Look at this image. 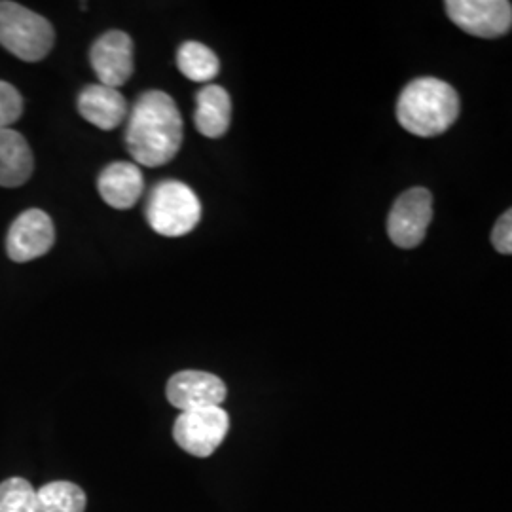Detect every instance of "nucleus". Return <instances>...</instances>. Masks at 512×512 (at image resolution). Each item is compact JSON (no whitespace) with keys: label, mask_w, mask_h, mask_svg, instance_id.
I'll return each instance as SVG.
<instances>
[{"label":"nucleus","mask_w":512,"mask_h":512,"mask_svg":"<svg viewBox=\"0 0 512 512\" xmlns=\"http://www.w3.org/2000/svg\"><path fill=\"white\" fill-rule=\"evenodd\" d=\"M37 492L25 478H8L0 484V512H35Z\"/></svg>","instance_id":"obj_17"},{"label":"nucleus","mask_w":512,"mask_h":512,"mask_svg":"<svg viewBox=\"0 0 512 512\" xmlns=\"http://www.w3.org/2000/svg\"><path fill=\"white\" fill-rule=\"evenodd\" d=\"M97 188L103 202L114 209H131L141 200L145 190V179L139 165L131 162H114L107 165L99 179Z\"/></svg>","instance_id":"obj_12"},{"label":"nucleus","mask_w":512,"mask_h":512,"mask_svg":"<svg viewBox=\"0 0 512 512\" xmlns=\"http://www.w3.org/2000/svg\"><path fill=\"white\" fill-rule=\"evenodd\" d=\"M433 220V196L427 188H410L393 205L387 219L389 239L401 249H414L425 239Z\"/></svg>","instance_id":"obj_6"},{"label":"nucleus","mask_w":512,"mask_h":512,"mask_svg":"<svg viewBox=\"0 0 512 512\" xmlns=\"http://www.w3.org/2000/svg\"><path fill=\"white\" fill-rule=\"evenodd\" d=\"M459 95L439 78H418L404 88L397 99V122L416 137H437L446 133L459 118Z\"/></svg>","instance_id":"obj_2"},{"label":"nucleus","mask_w":512,"mask_h":512,"mask_svg":"<svg viewBox=\"0 0 512 512\" xmlns=\"http://www.w3.org/2000/svg\"><path fill=\"white\" fill-rule=\"evenodd\" d=\"M35 160L27 139L16 129L0 128V186L18 188L33 175Z\"/></svg>","instance_id":"obj_13"},{"label":"nucleus","mask_w":512,"mask_h":512,"mask_svg":"<svg viewBox=\"0 0 512 512\" xmlns=\"http://www.w3.org/2000/svg\"><path fill=\"white\" fill-rule=\"evenodd\" d=\"M147 220L156 234L164 238H181L200 224L202 202L188 184L162 181L148 196Z\"/></svg>","instance_id":"obj_4"},{"label":"nucleus","mask_w":512,"mask_h":512,"mask_svg":"<svg viewBox=\"0 0 512 512\" xmlns=\"http://www.w3.org/2000/svg\"><path fill=\"white\" fill-rule=\"evenodd\" d=\"M196 129L207 139H219L232 124L230 93L217 84H207L196 95Z\"/></svg>","instance_id":"obj_14"},{"label":"nucleus","mask_w":512,"mask_h":512,"mask_svg":"<svg viewBox=\"0 0 512 512\" xmlns=\"http://www.w3.org/2000/svg\"><path fill=\"white\" fill-rule=\"evenodd\" d=\"M78 112L86 122L103 131L122 126L128 116V101L122 93L103 84H90L78 95Z\"/></svg>","instance_id":"obj_11"},{"label":"nucleus","mask_w":512,"mask_h":512,"mask_svg":"<svg viewBox=\"0 0 512 512\" xmlns=\"http://www.w3.org/2000/svg\"><path fill=\"white\" fill-rule=\"evenodd\" d=\"M448 18L461 31L480 38L507 35L512 27V4L507 0H448Z\"/></svg>","instance_id":"obj_7"},{"label":"nucleus","mask_w":512,"mask_h":512,"mask_svg":"<svg viewBox=\"0 0 512 512\" xmlns=\"http://www.w3.org/2000/svg\"><path fill=\"white\" fill-rule=\"evenodd\" d=\"M55 241L54 222L42 209H27L12 222L6 236V253L14 262H29L44 256Z\"/></svg>","instance_id":"obj_8"},{"label":"nucleus","mask_w":512,"mask_h":512,"mask_svg":"<svg viewBox=\"0 0 512 512\" xmlns=\"http://www.w3.org/2000/svg\"><path fill=\"white\" fill-rule=\"evenodd\" d=\"M52 23L18 2L0 0V46L21 61L35 63L54 48Z\"/></svg>","instance_id":"obj_3"},{"label":"nucleus","mask_w":512,"mask_h":512,"mask_svg":"<svg viewBox=\"0 0 512 512\" xmlns=\"http://www.w3.org/2000/svg\"><path fill=\"white\" fill-rule=\"evenodd\" d=\"M492 243L497 253L511 255L512 253V211L509 209L505 215H501L492 232Z\"/></svg>","instance_id":"obj_19"},{"label":"nucleus","mask_w":512,"mask_h":512,"mask_svg":"<svg viewBox=\"0 0 512 512\" xmlns=\"http://www.w3.org/2000/svg\"><path fill=\"white\" fill-rule=\"evenodd\" d=\"M177 67L183 76L192 82L207 84L215 80L220 73V61L217 54L202 42L188 40L183 42L177 52Z\"/></svg>","instance_id":"obj_15"},{"label":"nucleus","mask_w":512,"mask_h":512,"mask_svg":"<svg viewBox=\"0 0 512 512\" xmlns=\"http://www.w3.org/2000/svg\"><path fill=\"white\" fill-rule=\"evenodd\" d=\"M167 401L181 412L220 406L226 399V385L215 374L202 370H183L169 378Z\"/></svg>","instance_id":"obj_10"},{"label":"nucleus","mask_w":512,"mask_h":512,"mask_svg":"<svg viewBox=\"0 0 512 512\" xmlns=\"http://www.w3.org/2000/svg\"><path fill=\"white\" fill-rule=\"evenodd\" d=\"M230 418L220 406L183 412L173 427L175 442L196 458H209L226 439Z\"/></svg>","instance_id":"obj_5"},{"label":"nucleus","mask_w":512,"mask_h":512,"mask_svg":"<svg viewBox=\"0 0 512 512\" xmlns=\"http://www.w3.org/2000/svg\"><path fill=\"white\" fill-rule=\"evenodd\" d=\"M90 61L99 84L118 90L128 82L135 69L133 40L124 31H109L93 42Z\"/></svg>","instance_id":"obj_9"},{"label":"nucleus","mask_w":512,"mask_h":512,"mask_svg":"<svg viewBox=\"0 0 512 512\" xmlns=\"http://www.w3.org/2000/svg\"><path fill=\"white\" fill-rule=\"evenodd\" d=\"M183 139V116L171 95L150 90L135 101L126 129V147L137 164H169L183 147Z\"/></svg>","instance_id":"obj_1"},{"label":"nucleus","mask_w":512,"mask_h":512,"mask_svg":"<svg viewBox=\"0 0 512 512\" xmlns=\"http://www.w3.org/2000/svg\"><path fill=\"white\" fill-rule=\"evenodd\" d=\"M86 494L73 482H50L37 492L35 512H84Z\"/></svg>","instance_id":"obj_16"},{"label":"nucleus","mask_w":512,"mask_h":512,"mask_svg":"<svg viewBox=\"0 0 512 512\" xmlns=\"http://www.w3.org/2000/svg\"><path fill=\"white\" fill-rule=\"evenodd\" d=\"M23 99L21 93L8 82L0 80V128H10L21 118Z\"/></svg>","instance_id":"obj_18"}]
</instances>
